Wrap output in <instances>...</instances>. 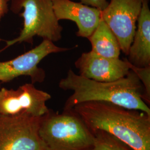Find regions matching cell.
Here are the masks:
<instances>
[{
    "label": "cell",
    "mask_w": 150,
    "mask_h": 150,
    "mask_svg": "<svg viewBox=\"0 0 150 150\" xmlns=\"http://www.w3.org/2000/svg\"><path fill=\"white\" fill-rule=\"evenodd\" d=\"M71 110L92 132L105 131L133 150H150V115L147 113L101 101L81 103Z\"/></svg>",
    "instance_id": "6da1fadb"
},
{
    "label": "cell",
    "mask_w": 150,
    "mask_h": 150,
    "mask_svg": "<svg viewBox=\"0 0 150 150\" xmlns=\"http://www.w3.org/2000/svg\"><path fill=\"white\" fill-rule=\"evenodd\" d=\"M59 86L64 91H73L64 104L65 110L83 102L101 101L150 115V107L144 99V87L132 70L117 80L100 82L76 74L70 69Z\"/></svg>",
    "instance_id": "7a4b0ae2"
},
{
    "label": "cell",
    "mask_w": 150,
    "mask_h": 150,
    "mask_svg": "<svg viewBox=\"0 0 150 150\" xmlns=\"http://www.w3.org/2000/svg\"><path fill=\"white\" fill-rule=\"evenodd\" d=\"M38 133L46 150H90L94 140L92 131L71 110L50 111L41 117Z\"/></svg>",
    "instance_id": "3957f363"
},
{
    "label": "cell",
    "mask_w": 150,
    "mask_h": 150,
    "mask_svg": "<svg viewBox=\"0 0 150 150\" xmlns=\"http://www.w3.org/2000/svg\"><path fill=\"white\" fill-rule=\"evenodd\" d=\"M23 18V26L17 38L6 41L5 48L17 43L33 44L37 36L53 42L62 38L63 27L56 18L51 0H11V10Z\"/></svg>",
    "instance_id": "277c9868"
},
{
    "label": "cell",
    "mask_w": 150,
    "mask_h": 150,
    "mask_svg": "<svg viewBox=\"0 0 150 150\" xmlns=\"http://www.w3.org/2000/svg\"><path fill=\"white\" fill-rule=\"evenodd\" d=\"M51 96L33 83L16 90L0 88V115L7 117H42L50 111L46 102Z\"/></svg>",
    "instance_id": "5b68a950"
},
{
    "label": "cell",
    "mask_w": 150,
    "mask_h": 150,
    "mask_svg": "<svg viewBox=\"0 0 150 150\" xmlns=\"http://www.w3.org/2000/svg\"><path fill=\"white\" fill-rule=\"evenodd\" d=\"M72 48L61 47L52 41L43 40L35 48L14 59L0 61V81L8 82L21 76L30 77L32 83H42L46 77L45 71L38 67V64L48 55L64 52Z\"/></svg>",
    "instance_id": "8992f818"
},
{
    "label": "cell",
    "mask_w": 150,
    "mask_h": 150,
    "mask_svg": "<svg viewBox=\"0 0 150 150\" xmlns=\"http://www.w3.org/2000/svg\"><path fill=\"white\" fill-rule=\"evenodd\" d=\"M142 7V0H110L101 18L117 38L121 51L129 54Z\"/></svg>",
    "instance_id": "52a82bcc"
},
{
    "label": "cell",
    "mask_w": 150,
    "mask_h": 150,
    "mask_svg": "<svg viewBox=\"0 0 150 150\" xmlns=\"http://www.w3.org/2000/svg\"><path fill=\"white\" fill-rule=\"evenodd\" d=\"M41 119L0 115V150H46L38 133Z\"/></svg>",
    "instance_id": "ba28073f"
},
{
    "label": "cell",
    "mask_w": 150,
    "mask_h": 150,
    "mask_svg": "<svg viewBox=\"0 0 150 150\" xmlns=\"http://www.w3.org/2000/svg\"><path fill=\"white\" fill-rule=\"evenodd\" d=\"M79 75L93 80L110 82L127 76L130 71L127 59L107 58L92 52H83L75 62Z\"/></svg>",
    "instance_id": "9c48e42d"
},
{
    "label": "cell",
    "mask_w": 150,
    "mask_h": 150,
    "mask_svg": "<svg viewBox=\"0 0 150 150\" xmlns=\"http://www.w3.org/2000/svg\"><path fill=\"white\" fill-rule=\"evenodd\" d=\"M54 13L59 21L67 20L76 24V36L88 38L97 27L101 20V11L72 0H51Z\"/></svg>",
    "instance_id": "30bf717a"
},
{
    "label": "cell",
    "mask_w": 150,
    "mask_h": 150,
    "mask_svg": "<svg viewBox=\"0 0 150 150\" xmlns=\"http://www.w3.org/2000/svg\"><path fill=\"white\" fill-rule=\"evenodd\" d=\"M149 0H142L137 27L129 49L127 61L137 67L150 66V10Z\"/></svg>",
    "instance_id": "8fae6325"
},
{
    "label": "cell",
    "mask_w": 150,
    "mask_h": 150,
    "mask_svg": "<svg viewBox=\"0 0 150 150\" xmlns=\"http://www.w3.org/2000/svg\"><path fill=\"white\" fill-rule=\"evenodd\" d=\"M87 39L91 43L92 52L107 58H119L121 51L118 40L101 18Z\"/></svg>",
    "instance_id": "7c38bea8"
},
{
    "label": "cell",
    "mask_w": 150,
    "mask_h": 150,
    "mask_svg": "<svg viewBox=\"0 0 150 150\" xmlns=\"http://www.w3.org/2000/svg\"><path fill=\"white\" fill-rule=\"evenodd\" d=\"M92 132L94 140L90 150H133L120 139L105 131L98 130Z\"/></svg>",
    "instance_id": "4fadbf2b"
},
{
    "label": "cell",
    "mask_w": 150,
    "mask_h": 150,
    "mask_svg": "<svg viewBox=\"0 0 150 150\" xmlns=\"http://www.w3.org/2000/svg\"><path fill=\"white\" fill-rule=\"evenodd\" d=\"M130 69L135 72L141 81L144 89V101L149 105L150 101V66L137 67L130 64Z\"/></svg>",
    "instance_id": "5bb4252c"
},
{
    "label": "cell",
    "mask_w": 150,
    "mask_h": 150,
    "mask_svg": "<svg viewBox=\"0 0 150 150\" xmlns=\"http://www.w3.org/2000/svg\"><path fill=\"white\" fill-rule=\"evenodd\" d=\"M81 3L92 7L96 8L100 11L103 10L107 7L108 2L107 0H80Z\"/></svg>",
    "instance_id": "9a60e30c"
},
{
    "label": "cell",
    "mask_w": 150,
    "mask_h": 150,
    "mask_svg": "<svg viewBox=\"0 0 150 150\" xmlns=\"http://www.w3.org/2000/svg\"><path fill=\"white\" fill-rule=\"evenodd\" d=\"M9 1L10 0H0V19L8 12V4Z\"/></svg>",
    "instance_id": "2e32d148"
}]
</instances>
